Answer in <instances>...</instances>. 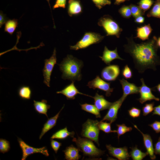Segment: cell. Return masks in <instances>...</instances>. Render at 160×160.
<instances>
[{"instance_id":"6da1fadb","label":"cell","mask_w":160,"mask_h":160,"mask_svg":"<svg viewBox=\"0 0 160 160\" xmlns=\"http://www.w3.org/2000/svg\"><path fill=\"white\" fill-rule=\"evenodd\" d=\"M133 35L126 37L127 43L123 47L124 51L132 57L135 68L140 73L148 69L154 71L160 65V58L158 55L157 38L153 36L145 42L138 44L133 40Z\"/></svg>"},{"instance_id":"7a4b0ae2","label":"cell","mask_w":160,"mask_h":160,"mask_svg":"<svg viewBox=\"0 0 160 160\" xmlns=\"http://www.w3.org/2000/svg\"><path fill=\"white\" fill-rule=\"evenodd\" d=\"M58 65L62 72V78L72 81H79L82 79L81 70L83 63L71 55H68Z\"/></svg>"},{"instance_id":"3957f363","label":"cell","mask_w":160,"mask_h":160,"mask_svg":"<svg viewBox=\"0 0 160 160\" xmlns=\"http://www.w3.org/2000/svg\"><path fill=\"white\" fill-rule=\"evenodd\" d=\"M72 141L76 144L79 151L86 156L93 158L98 157L103 155L104 151L97 148L92 140L78 136L73 137Z\"/></svg>"},{"instance_id":"277c9868","label":"cell","mask_w":160,"mask_h":160,"mask_svg":"<svg viewBox=\"0 0 160 160\" xmlns=\"http://www.w3.org/2000/svg\"><path fill=\"white\" fill-rule=\"evenodd\" d=\"M97 24L103 28L106 36H115L119 38L123 31L118 23L109 15H105L100 17Z\"/></svg>"},{"instance_id":"5b68a950","label":"cell","mask_w":160,"mask_h":160,"mask_svg":"<svg viewBox=\"0 0 160 160\" xmlns=\"http://www.w3.org/2000/svg\"><path fill=\"white\" fill-rule=\"evenodd\" d=\"M104 37L97 33L86 32L81 39L75 45L70 46V49H71L77 50L86 48L91 45L100 42Z\"/></svg>"},{"instance_id":"8992f818","label":"cell","mask_w":160,"mask_h":160,"mask_svg":"<svg viewBox=\"0 0 160 160\" xmlns=\"http://www.w3.org/2000/svg\"><path fill=\"white\" fill-rule=\"evenodd\" d=\"M99 122L97 120L88 119L82 125L81 133L82 137L94 141L98 146H99L98 138L100 130Z\"/></svg>"},{"instance_id":"52a82bcc","label":"cell","mask_w":160,"mask_h":160,"mask_svg":"<svg viewBox=\"0 0 160 160\" xmlns=\"http://www.w3.org/2000/svg\"><path fill=\"white\" fill-rule=\"evenodd\" d=\"M56 51L55 48L51 56L44 60V64L42 70L44 83L47 87H50L51 76L55 65L57 63Z\"/></svg>"},{"instance_id":"ba28073f","label":"cell","mask_w":160,"mask_h":160,"mask_svg":"<svg viewBox=\"0 0 160 160\" xmlns=\"http://www.w3.org/2000/svg\"><path fill=\"white\" fill-rule=\"evenodd\" d=\"M18 141L22 151V160H25L28 156L36 153H41L47 156H49L48 151L46 147L34 148L29 145L19 138H18Z\"/></svg>"},{"instance_id":"9c48e42d","label":"cell","mask_w":160,"mask_h":160,"mask_svg":"<svg viewBox=\"0 0 160 160\" xmlns=\"http://www.w3.org/2000/svg\"><path fill=\"white\" fill-rule=\"evenodd\" d=\"M111 83L107 82L97 76L94 79L89 81L87 86L93 89H98L105 92L107 97L110 96L113 92V89L110 87Z\"/></svg>"},{"instance_id":"30bf717a","label":"cell","mask_w":160,"mask_h":160,"mask_svg":"<svg viewBox=\"0 0 160 160\" xmlns=\"http://www.w3.org/2000/svg\"><path fill=\"white\" fill-rule=\"evenodd\" d=\"M120 72L119 66L117 65H109L104 68L101 73L102 79L106 81H111L116 80Z\"/></svg>"},{"instance_id":"8fae6325","label":"cell","mask_w":160,"mask_h":160,"mask_svg":"<svg viewBox=\"0 0 160 160\" xmlns=\"http://www.w3.org/2000/svg\"><path fill=\"white\" fill-rule=\"evenodd\" d=\"M140 80L142 83L141 86L139 87L140 97L138 99L140 103L143 104L147 101H159L160 99L156 97L152 93V88L146 85L143 79L142 78Z\"/></svg>"},{"instance_id":"7c38bea8","label":"cell","mask_w":160,"mask_h":160,"mask_svg":"<svg viewBox=\"0 0 160 160\" xmlns=\"http://www.w3.org/2000/svg\"><path fill=\"white\" fill-rule=\"evenodd\" d=\"M124 101L121 97L116 101L113 103L107 113L101 121H108L111 124L114 122L117 119L118 111Z\"/></svg>"},{"instance_id":"4fadbf2b","label":"cell","mask_w":160,"mask_h":160,"mask_svg":"<svg viewBox=\"0 0 160 160\" xmlns=\"http://www.w3.org/2000/svg\"><path fill=\"white\" fill-rule=\"evenodd\" d=\"M106 146L109 153L118 160H128L130 157L126 147L116 148L112 146L111 145H106Z\"/></svg>"},{"instance_id":"5bb4252c","label":"cell","mask_w":160,"mask_h":160,"mask_svg":"<svg viewBox=\"0 0 160 160\" xmlns=\"http://www.w3.org/2000/svg\"><path fill=\"white\" fill-rule=\"evenodd\" d=\"M119 81L122 87L123 95L121 97L124 101L128 95L139 93V87L134 83H130L124 78Z\"/></svg>"},{"instance_id":"9a60e30c","label":"cell","mask_w":160,"mask_h":160,"mask_svg":"<svg viewBox=\"0 0 160 160\" xmlns=\"http://www.w3.org/2000/svg\"><path fill=\"white\" fill-rule=\"evenodd\" d=\"M74 81H72L71 84L66 86L62 90L57 92L56 93L63 94L66 97L67 100L74 99L76 96L78 94L92 97V96L80 92L75 86Z\"/></svg>"},{"instance_id":"2e32d148","label":"cell","mask_w":160,"mask_h":160,"mask_svg":"<svg viewBox=\"0 0 160 160\" xmlns=\"http://www.w3.org/2000/svg\"><path fill=\"white\" fill-rule=\"evenodd\" d=\"M99 57L105 64L108 65H110L111 62L115 59L124 60L119 55L117 47L114 50H111L106 46L104 47L102 56Z\"/></svg>"},{"instance_id":"e0dca14e","label":"cell","mask_w":160,"mask_h":160,"mask_svg":"<svg viewBox=\"0 0 160 160\" xmlns=\"http://www.w3.org/2000/svg\"><path fill=\"white\" fill-rule=\"evenodd\" d=\"M67 12L70 17L77 16L83 12V7L79 0H68Z\"/></svg>"},{"instance_id":"ac0fdd59","label":"cell","mask_w":160,"mask_h":160,"mask_svg":"<svg viewBox=\"0 0 160 160\" xmlns=\"http://www.w3.org/2000/svg\"><path fill=\"white\" fill-rule=\"evenodd\" d=\"M134 126V127L142 134L143 137L144 146L150 158L152 160L155 159L156 158V156L154 153L152 140L151 136L148 134H144L139 129L136 125Z\"/></svg>"},{"instance_id":"d6986e66","label":"cell","mask_w":160,"mask_h":160,"mask_svg":"<svg viewBox=\"0 0 160 160\" xmlns=\"http://www.w3.org/2000/svg\"><path fill=\"white\" fill-rule=\"evenodd\" d=\"M153 30L150 24L137 27L136 36L134 38H138L143 41L148 40Z\"/></svg>"},{"instance_id":"ffe728a7","label":"cell","mask_w":160,"mask_h":160,"mask_svg":"<svg viewBox=\"0 0 160 160\" xmlns=\"http://www.w3.org/2000/svg\"><path fill=\"white\" fill-rule=\"evenodd\" d=\"M92 98L94 100V105L100 111L108 109L113 103L107 101L103 96L99 95L97 92Z\"/></svg>"},{"instance_id":"44dd1931","label":"cell","mask_w":160,"mask_h":160,"mask_svg":"<svg viewBox=\"0 0 160 160\" xmlns=\"http://www.w3.org/2000/svg\"><path fill=\"white\" fill-rule=\"evenodd\" d=\"M64 105L60 111L54 116L48 119L44 124L41 132L39 136L41 140L44 135L48 131L53 128L56 124L57 120L59 117L60 113L64 107Z\"/></svg>"},{"instance_id":"7402d4cb","label":"cell","mask_w":160,"mask_h":160,"mask_svg":"<svg viewBox=\"0 0 160 160\" xmlns=\"http://www.w3.org/2000/svg\"><path fill=\"white\" fill-rule=\"evenodd\" d=\"M79 150L72 145L67 147L63 151L65 158L67 160H78L81 157L79 154Z\"/></svg>"},{"instance_id":"603a6c76","label":"cell","mask_w":160,"mask_h":160,"mask_svg":"<svg viewBox=\"0 0 160 160\" xmlns=\"http://www.w3.org/2000/svg\"><path fill=\"white\" fill-rule=\"evenodd\" d=\"M33 105L36 111L38 113L45 115L48 118L47 112L50 106L47 103V101L42 100L41 101L33 100Z\"/></svg>"},{"instance_id":"cb8c5ba5","label":"cell","mask_w":160,"mask_h":160,"mask_svg":"<svg viewBox=\"0 0 160 160\" xmlns=\"http://www.w3.org/2000/svg\"><path fill=\"white\" fill-rule=\"evenodd\" d=\"M75 132L74 131L69 132L67 127L60 129L53 134L51 137V139H65L68 137H74Z\"/></svg>"},{"instance_id":"d4e9b609","label":"cell","mask_w":160,"mask_h":160,"mask_svg":"<svg viewBox=\"0 0 160 160\" xmlns=\"http://www.w3.org/2000/svg\"><path fill=\"white\" fill-rule=\"evenodd\" d=\"M18 25L17 20L15 19L8 20L5 24L4 31L12 35L17 27Z\"/></svg>"},{"instance_id":"484cf974","label":"cell","mask_w":160,"mask_h":160,"mask_svg":"<svg viewBox=\"0 0 160 160\" xmlns=\"http://www.w3.org/2000/svg\"><path fill=\"white\" fill-rule=\"evenodd\" d=\"M131 151L130 152V157L133 160H142L148 155L147 152H143L138 148L137 146L130 148Z\"/></svg>"},{"instance_id":"4316f807","label":"cell","mask_w":160,"mask_h":160,"mask_svg":"<svg viewBox=\"0 0 160 160\" xmlns=\"http://www.w3.org/2000/svg\"><path fill=\"white\" fill-rule=\"evenodd\" d=\"M148 17H153L160 19V0H156L151 9L146 15Z\"/></svg>"},{"instance_id":"83f0119b","label":"cell","mask_w":160,"mask_h":160,"mask_svg":"<svg viewBox=\"0 0 160 160\" xmlns=\"http://www.w3.org/2000/svg\"><path fill=\"white\" fill-rule=\"evenodd\" d=\"M80 105L82 110L94 115L96 118H100V111L97 109L95 105L87 103L80 104Z\"/></svg>"},{"instance_id":"f1b7e54d","label":"cell","mask_w":160,"mask_h":160,"mask_svg":"<svg viewBox=\"0 0 160 160\" xmlns=\"http://www.w3.org/2000/svg\"><path fill=\"white\" fill-rule=\"evenodd\" d=\"M18 94L19 97L23 99L29 100L31 97L32 91L29 87L23 86L19 88Z\"/></svg>"},{"instance_id":"f546056e","label":"cell","mask_w":160,"mask_h":160,"mask_svg":"<svg viewBox=\"0 0 160 160\" xmlns=\"http://www.w3.org/2000/svg\"><path fill=\"white\" fill-rule=\"evenodd\" d=\"M111 123H107L100 121L99 122L98 126L100 130L103 131L105 133H109L111 132H116V130H112L111 129Z\"/></svg>"},{"instance_id":"4dcf8cb0","label":"cell","mask_w":160,"mask_h":160,"mask_svg":"<svg viewBox=\"0 0 160 160\" xmlns=\"http://www.w3.org/2000/svg\"><path fill=\"white\" fill-rule=\"evenodd\" d=\"M121 16L124 18L129 19L132 16L129 6L123 5L118 10Z\"/></svg>"},{"instance_id":"1f68e13d","label":"cell","mask_w":160,"mask_h":160,"mask_svg":"<svg viewBox=\"0 0 160 160\" xmlns=\"http://www.w3.org/2000/svg\"><path fill=\"white\" fill-rule=\"evenodd\" d=\"M154 2L153 0H140L137 4L145 13L151 7Z\"/></svg>"},{"instance_id":"d6a6232c","label":"cell","mask_w":160,"mask_h":160,"mask_svg":"<svg viewBox=\"0 0 160 160\" xmlns=\"http://www.w3.org/2000/svg\"><path fill=\"white\" fill-rule=\"evenodd\" d=\"M130 7L132 15L134 18L140 15H143L145 12L142 9L138 6L136 5L131 4L129 5Z\"/></svg>"},{"instance_id":"836d02e7","label":"cell","mask_w":160,"mask_h":160,"mask_svg":"<svg viewBox=\"0 0 160 160\" xmlns=\"http://www.w3.org/2000/svg\"><path fill=\"white\" fill-rule=\"evenodd\" d=\"M116 126L117 127L116 132L118 139L119 138L120 136L124 135L127 132L131 131L132 129V127H128L123 124H116Z\"/></svg>"},{"instance_id":"e575fe53","label":"cell","mask_w":160,"mask_h":160,"mask_svg":"<svg viewBox=\"0 0 160 160\" xmlns=\"http://www.w3.org/2000/svg\"><path fill=\"white\" fill-rule=\"evenodd\" d=\"M10 149L9 142L4 139H0V151L3 153L7 152Z\"/></svg>"},{"instance_id":"d590c367","label":"cell","mask_w":160,"mask_h":160,"mask_svg":"<svg viewBox=\"0 0 160 160\" xmlns=\"http://www.w3.org/2000/svg\"><path fill=\"white\" fill-rule=\"evenodd\" d=\"M121 74L123 77L126 79H131L133 76L132 71L127 65H125L124 67Z\"/></svg>"},{"instance_id":"8d00e7d4","label":"cell","mask_w":160,"mask_h":160,"mask_svg":"<svg viewBox=\"0 0 160 160\" xmlns=\"http://www.w3.org/2000/svg\"><path fill=\"white\" fill-rule=\"evenodd\" d=\"M95 6L99 9L106 5H110L111 3L110 0H92Z\"/></svg>"},{"instance_id":"74e56055","label":"cell","mask_w":160,"mask_h":160,"mask_svg":"<svg viewBox=\"0 0 160 160\" xmlns=\"http://www.w3.org/2000/svg\"><path fill=\"white\" fill-rule=\"evenodd\" d=\"M154 102L146 104L142 108L143 115L144 116H146L152 112L154 109Z\"/></svg>"},{"instance_id":"f35d334b","label":"cell","mask_w":160,"mask_h":160,"mask_svg":"<svg viewBox=\"0 0 160 160\" xmlns=\"http://www.w3.org/2000/svg\"><path fill=\"white\" fill-rule=\"evenodd\" d=\"M130 116L133 118L138 117L140 116L141 110L139 109L133 107L128 111Z\"/></svg>"},{"instance_id":"ab89813d","label":"cell","mask_w":160,"mask_h":160,"mask_svg":"<svg viewBox=\"0 0 160 160\" xmlns=\"http://www.w3.org/2000/svg\"><path fill=\"white\" fill-rule=\"evenodd\" d=\"M67 0H56L53 7V9L59 8H65L66 7Z\"/></svg>"},{"instance_id":"60d3db41","label":"cell","mask_w":160,"mask_h":160,"mask_svg":"<svg viewBox=\"0 0 160 160\" xmlns=\"http://www.w3.org/2000/svg\"><path fill=\"white\" fill-rule=\"evenodd\" d=\"M51 146L55 151L57 153L60 147L62 145V143L57 141L54 140L53 139L50 140Z\"/></svg>"},{"instance_id":"b9f144b4","label":"cell","mask_w":160,"mask_h":160,"mask_svg":"<svg viewBox=\"0 0 160 160\" xmlns=\"http://www.w3.org/2000/svg\"><path fill=\"white\" fill-rule=\"evenodd\" d=\"M149 126L151 127L156 133L160 132V121H156Z\"/></svg>"},{"instance_id":"7bdbcfd3","label":"cell","mask_w":160,"mask_h":160,"mask_svg":"<svg viewBox=\"0 0 160 160\" xmlns=\"http://www.w3.org/2000/svg\"><path fill=\"white\" fill-rule=\"evenodd\" d=\"M8 20L6 15L3 13L2 12L0 11V27L1 28L3 25L5 24Z\"/></svg>"},{"instance_id":"ee69618b","label":"cell","mask_w":160,"mask_h":160,"mask_svg":"<svg viewBox=\"0 0 160 160\" xmlns=\"http://www.w3.org/2000/svg\"><path fill=\"white\" fill-rule=\"evenodd\" d=\"M154 152L155 154L160 155V136L159 137L158 141L155 144Z\"/></svg>"},{"instance_id":"f6af8a7d","label":"cell","mask_w":160,"mask_h":160,"mask_svg":"<svg viewBox=\"0 0 160 160\" xmlns=\"http://www.w3.org/2000/svg\"><path fill=\"white\" fill-rule=\"evenodd\" d=\"M145 17L143 15H140L135 18L134 22L139 24H141L144 23Z\"/></svg>"},{"instance_id":"bcb514c9","label":"cell","mask_w":160,"mask_h":160,"mask_svg":"<svg viewBox=\"0 0 160 160\" xmlns=\"http://www.w3.org/2000/svg\"><path fill=\"white\" fill-rule=\"evenodd\" d=\"M157 115L160 116V105L154 108L153 115Z\"/></svg>"},{"instance_id":"7dc6e473","label":"cell","mask_w":160,"mask_h":160,"mask_svg":"<svg viewBox=\"0 0 160 160\" xmlns=\"http://www.w3.org/2000/svg\"><path fill=\"white\" fill-rule=\"evenodd\" d=\"M130 0H115L114 4L116 5H119L121 4L124 2L126 1H129Z\"/></svg>"},{"instance_id":"c3c4849f","label":"cell","mask_w":160,"mask_h":160,"mask_svg":"<svg viewBox=\"0 0 160 160\" xmlns=\"http://www.w3.org/2000/svg\"><path fill=\"white\" fill-rule=\"evenodd\" d=\"M157 44L158 47L160 48V37L157 39Z\"/></svg>"},{"instance_id":"681fc988","label":"cell","mask_w":160,"mask_h":160,"mask_svg":"<svg viewBox=\"0 0 160 160\" xmlns=\"http://www.w3.org/2000/svg\"><path fill=\"white\" fill-rule=\"evenodd\" d=\"M156 88L158 92L160 93V84L156 86Z\"/></svg>"},{"instance_id":"f907efd6","label":"cell","mask_w":160,"mask_h":160,"mask_svg":"<svg viewBox=\"0 0 160 160\" xmlns=\"http://www.w3.org/2000/svg\"><path fill=\"white\" fill-rule=\"evenodd\" d=\"M48 2V4H49V6L50 7V3H49V0H46Z\"/></svg>"}]
</instances>
